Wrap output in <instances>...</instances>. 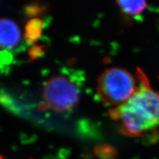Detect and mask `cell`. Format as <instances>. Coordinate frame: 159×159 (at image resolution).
<instances>
[{
  "mask_svg": "<svg viewBox=\"0 0 159 159\" xmlns=\"http://www.w3.org/2000/svg\"><path fill=\"white\" fill-rule=\"evenodd\" d=\"M136 91L126 102L111 109L110 117L119 131L129 137H141L159 128V91L151 87L142 69L137 68Z\"/></svg>",
  "mask_w": 159,
  "mask_h": 159,
  "instance_id": "6da1fadb",
  "label": "cell"
},
{
  "mask_svg": "<svg viewBox=\"0 0 159 159\" xmlns=\"http://www.w3.org/2000/svg\"><path fill=\"white\" fill-rule=\"evenodd\" d=\"M138 81L127 69L111 67L103 71L97 80V94L105 104L118 106L134 94Z\"/></svg>",
  "mask_w": 159,
  "mask_h": 159,
  "instance_id": "7a4b0ae2",
  "label": "cell"
},
{
  "mask_svg": "<svg viewBox=\"0 0 159 159\" xmlns=\"http://www.w3.org/2000/svg\"><path fill=\"white\" fill-rule=\"evenodd\" d=\"M80 97V86L70 75L60 74L49 78L43 87L46 105L56 112H66L76 106Z\"/></svg>",
  "mask_w": 159,
  "mask_h": 159,
  "instance_id": "3957f363",
  "label": "cell"
},
{
  "mask_svg": "<svg viewBox=\"0 0 159 159\" xmlns=\"http://www.w3.org/2000/svg\"><path fill=\"white\" fill-rule=\"evenodd\" d=\"M21 39V31L14 21L9 19H0V47L14 48Z\"/></svg>",
  "mask_w": 159,
  "mask_h": 159,
  "instance_id": "277c9868",
  "label": "cell"
},
{
  "mask_svg": "<svg viewBox=\"0 0 159 159\" xmlns=\"http://www.w3.org/2000/svg\"><path fill=\"white\" fill-rule=\"evenodd\" d=\"M116 2L125 14L134 17L142 15L148 7L147 0H116Z\"/></svg>",
  "mask_w": 159,
  "mask_h": 159,
  "instance_id": "5b68a950",
  "label": "cell"
},
{
  "mask_svg": "<svg viewBox=\"0 0 159 159\" xmlns=\"http://www.w3.org/2000/svg\"><path fill=\"white\" fill-rule=\"evenodd\" d=\"M43 21L40 18L30 19L25 26V40L28 43H34L40 39L43 29Z\"/></svg>",
  "mask_w": 159,
  "mask_h": 159,
  "instance_id": "8992f818",
  "label": "cell"
},
{
  "mask_svg": "<svg viewBox=\"0 0 159 159\" xmlns=\"http://www.w3.org/2000/svg\"><path fill=\"white\" fill-rule=\"evenodd\" d=\"M45 13V7L39 2H32L25 8V13L27 16L33 19L39 18Z\"/></svg>",
  "mask_w": 159,
  "mask_h": 159,
  "instance_id": "52a82bcc",
  "label": "cell"
},
{
  "mask_svg": "<svg viewBox=\"0 0 159 159\" xmlns=\"http://www.w3.org/2000/svg\"><path fill=\"white\" fill-rule=\"evenodd\" d=\"M95 152L100 159H116V152L107 145H100L95 149Z\"/></svg>",
  "mask_w": 159,
  "mask_h": 159,
  "instance_id": "ba28073f",
  "label": "cell"
},
{
  "mask_svg": "<svg viewBox=\"0 0 159 159\" xmlns=\"http://www.w3.org/2000/svg\"><path fill=\"white\" fill-rule=\"evenodd\" d=\"M46 52V46L44 45H35L33 46L29 50V57L30 61L39 58L44 54Z\"/></svg>",
  "mask_w": 159,
  "mask_h": 159,
  "instance_id": "9c48e42d",
  "label": "cell"
},
{
  "mask_svg": "<svg viewBox=\"0 0 159 159\" xmlns=\"http://www.w3.org/2000/svg\"><path fill=\"white\" fill-rule=\"evenodd\" d=\"M0 159H5V158H3L2 156H1V155H0Z\"/></svg>",
  "mask_w": 159,
  "mask_h": 159,
  "instance_id": "30bf717a",
  "label": "cell"
}]
</instances>
